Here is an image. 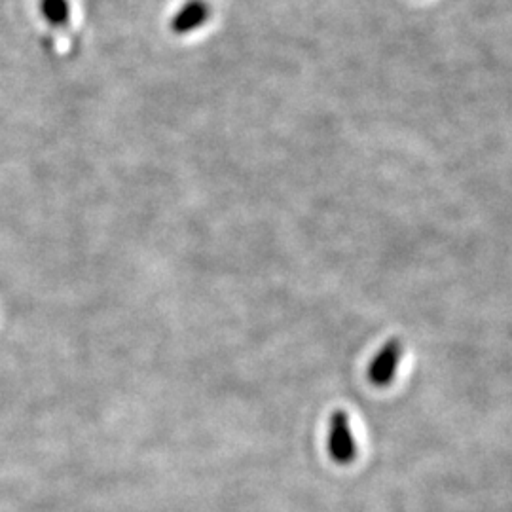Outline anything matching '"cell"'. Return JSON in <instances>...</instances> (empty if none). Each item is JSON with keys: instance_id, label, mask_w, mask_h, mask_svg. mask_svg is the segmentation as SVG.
I'll return each instance as SVG.
<instances>
[{"instance_id": "1", "label": "cell", "mask_w": 512, "mask_h": 512, "mask_svg": "<svg viewBox=\"0 0 512 512\" xmlns=\"http://www.w3.org/2000/svg\"><path fill=\"white\" fill-rule=\"evenodd\" d=\"M329 454L340 465H349L355 456V440L351 435L348 414L344 410H336L330 420Z\"/></svg>"}, {"instance_id": "2", "label": "cell", "mask_w": 512, "mask_h": 512, "mask_svg": "<svg viewBox=\"0 0 512 512\" xmlns=\"http://www.w3.org/2000/svg\"><path fill=\"white\" fill-rule=\"evenodd\" d=\"M401 355H403L401 342L395 338L389 340L368 366L370 382L376 385L389 384L397 372V366L401 363Z\"/></svg>"}, {"instance_id": "3", "label": "cell", "mask_w": 512, "mask_h": 512, "mask_svg": "<svg viewBox=\"0 0 512 512\" xmlns=\"http://www.w3.org/2000/svg\"><path fill=\"white\" fill-rule=\"evenodd\" d=\"M209 18H211V6L207 0H186L181 10L169 21V27L177 35H188L203 27Z\"/></svg>"}, {"instance_id": "4", "label": "cell", "mask_w": 512, "mask_h": 512, "mask_svg": "<svg viewBox=\"0 0 512 512\" xmlns=\"http://www.w3.org/2000/svg\"><path fill=\"white\" fill-rule=\"evenodd\" d=\"M40 12L52 27H65L71 19L69 0H40Z\"/></svg>"}]
</instances>
